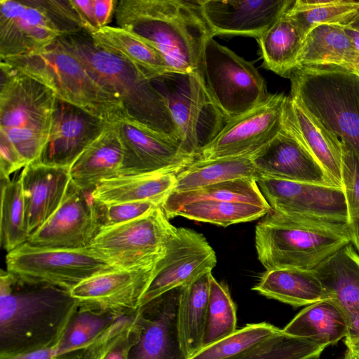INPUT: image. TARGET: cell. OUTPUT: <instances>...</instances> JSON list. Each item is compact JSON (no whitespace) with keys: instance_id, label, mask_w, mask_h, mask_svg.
Segmentation results:
<instances>
[{"instance_id":"32","label":"cell","mask_w":359,"mask_h":359,"mask_svg":"<svg viewBox=\"0 0 359 359\" xmlns=\"http://www.w3.org/2000/svg\"><path fill=\"white\" fill-rule=\"evenodd\" d=\"M305 34L285 13L257 40L264 66L283 77L290 78L297 68Z\"/></svg>"},{"instance_id":"3","label":"cell","mask_w":359,"mask_h":359,"mask_svg":"<svg viewBox=\"0 0 359 359\" xmlns=\"http://www.w3.org/2000/svg\"><path fill=\"white\" fill-rule=\"evenodd\" d=\"M57 41L119 99L130 116L180 143L179 132L165 99L142 70L125 58L97 47L85 32L63 36Z\"/></svg>"},{"instance_id":"14","label":"cell","mask_w":359,"mask_h":359,"mask_svg":"<svg viewBox=\"0 0 359 359\" xmlns=\"http://www.w3.org/2000/svg\"><path fill=\"white\" fill-rule=\"evenodd\" d=\"M66 35L43 0H0L1 60L40 52Z\"/></svg>"},{"instance_id":"2","label":"cell","mask_w":359,"mask_h":359,"mask_svg":"<svg viewBox=\"0 0 359 359\" xmlns=\"http://www.w3.org/2000/svg\"><path fill=\"white\" fill-rule=\"evenodd\" d=\"M115 15L119 27L157 50L172 72L196 71L205 44L213 37L198 0H121Z\"/></svg>"},{"instance_id":"27","label":"cell","mask_w":359,"mask_h":359,"mask_svg":"<svg viewBox=\"0 0 359 359\" xmlns=\"http://www.w3.org/2000/svg\"><path fill=\"white\" fill-rule=\"evenodd\" d=\"M175 183L173 172L119 176L102 181L93 191L92 196L104 204L152 201L161 205Z\"/></svg>"},{"instance_id":"26","label":"cell","mask_w":359,"mask_h":359,"mask_svg":"<svg viewBox=\"0 0 359 359\" xmlns=\"http://www.w3.org/2000/svg\"><path fill=\"white\" fill-rule=\"evenodd\" d=\"M123 149L118 135L109 124L69 168L71 180L93 191L102 181L118 177Z\"/></svg>"},{"instance_id":"11","label":"cell","mask_w":359,"mask_h":359,"mask_svg":"<svg viewBox=\"0 0 359 359\" xmlns=\"http://www.w3.org/2000/svg\"><path fill=\"white\" fill-rule=\"evenodd\" d=\"M6 263L10 272L69 290L89 278L117 269L90 248L44 249L27 243L8 252Z\"/></svg>"},{"instance_id":"25","label":"cell","mask_w":359,"mask_h":359,"mask_svg":"<svg viewBox=\"0 0 359 359\" xmlns=\"http://www.w3.org/2000/svg\"><path fill=\"white\" fill-rule=\"evenodd\" d=\"M326 299L334 301L346 316L349 334H359V252L352 243L313 269Z\"/></svg>"},{"instance_id":"9","label":"cell","mask_w":359,"mask_h":359,"mask_svg":"<svg viewBox=\"0 0 359 359\" xmlns=\"http://www.w3.org/2000/svg\"><path fill=\"white\" fill-rule=\"evenodd\" d=\"M197 71L227 122L257 107L270 95L253 63L213 37L203 47Z\"/></svg>"},{"instance_id":"6","label":"cell","mask_w":359,"mask_h":359,"mask_svg":"<svg viewBox=\"0 0 359 359\" xmlns=\"http://www.w3.org/2000/svg\"><path fill=\"white\" fill-rule=\"evenodd\" d=\"M0 134L27 165L38 162L50 133L57 97L50 89L1 61Z\"/></svg>"},{"instance_id":"24","label":"cell","mask_w":359,"mask_h":359,"mask_svg":"<svg viewBox=\"0 0 359 359\" xmlns=\"http://www.w3.org/2000/svg\"><path fill=\"white\" fill-rule=\"evenodd\" d=\"M283 126L306 147L337 187L342 184V142L297 101L287 97Z\"/></svg>"},{"instance_id":"28","label":"cell","mask_w":359,"mask_h":359,"mask_svg":"<svg viewBox=\"0 0 359 359\" xmlns=\"http://www.w3.org/2000/svg\"><path fill=\"white\" fill-rule=\"evenodd\" d=\"M252 290L293 307L326 299L322 283L313 270H266Z\"/></svg>"},{"instance_id":"51","label":"cell","mask_w":359,"mask_h":359,"mask_svg":"<svg viewBox=\"0 0 359 359\" xmlns=\"http://www.w3.org/2000/svg\"><path fill=\"white\" fill-rule=\"evenodd\" d=\"M343 28L353 41L359 55V13Z\"/></svg>"},{"instance_id":"47","label":"cell","mask_w":359,"mask_h":359,"mask_svg":"<svg viewBox=\"0 0 359 359\" xmlns=\"http://www.w3.org/2000/svg\"><path fill=\"white\" fill-rule=\"evenodd\" d=\"M81 22L83 32L89 35L100 29L96 21L93 0H71Z\"/></svg>"},{"instance_id":"41","label":"cell","mask_w":359,"mask_h":359,"mask_svg":"<svg viewBox=\"0 0 359 359\" xmlns=\"http://www.w3.org/2000/svg\"><path fill=\"white\" fill-rule=\"evenodd\" d=\"M137 311L119 318L86 349L79 359H129L130 351L140 334Z\"/></svg>"},{"instance_id":"38","label":"cell","mask_w":359,"mask_h":359,"mask_svg":"<svg viewBox=\"0 0 359 359\" xmlns=\"http://www.w3.org/2000/svg\"><path fill=\"white\" fill-rule=\"evenodd\" d=\"M359 13V1L296 0L285 14L292 20L306 36L321 25L344 27Z\"/></svg>"},{"instance_id":"34","label":"cell","mask_w":359,"mask_h":359,"mask_svg":"<svg viewBox=\"0 0 359 359\" xmlns=\"http://www.w3.org/2000/svg\"><path fill=\"white\" fill-rule=\"evenodd\" d=\"M121 317L79 304L55 347L53 359H79L86 349Z\"/></svg>"},{"instance_id":"39","label":"cell","mask_w":359,"mask_h":359,"mask_svg":"<svg viewBox=\"0 0 359 359\" xmlns=\"http://www.w3.org/2000/svg\"><path fill=\"white\" fill-rule=\"evenodd\" d=\"M29 238L20 180L1 179V245L9 252Z\"/></svg>"},{"instance_id":"33","label":"cell","mask_w":359,"mask_h":359,"mask_svg":"<svg viewBox=\"0 0 359 359\" xmlns=\"http://www.w3.org/2000/svg\"><path fill=\"white\" fill-rule=\"evenodd\" d=\"M90 36L97 47L125 58L150 79L172 72L157 50L128 29L107 26Z\"/></svg>"},{"instance_id":"53","label":"cell","mask_w":359,"mask_h":359,"mask_svg":"<svg viewBox=\"0 0 359 359\" xmlns=\"http://www.w3.org/2000/svg\"><path fill=\"white\" fill-rule=\"evenodd\" d=\"M358 252H359V250H358Z\"/></svg>"},{"instance_id":"35","label":"cell","mask_w":359,"mask_h":359,"mask_svg":"<svg viewBox=\"0 0 359 359\" xmlns=\"http://www.w3.org/2000/svg\"><path fill=\"white\" fill-rule=\"evenodd\" d=\"M243 177H259L250 157L196 160L176 174L173 192H183Z\"/></svg>"},{"instance_id":"21","label":"cell","mask_w":359,"mask_h":359,"mask_svg":"<svg viewBox=\"0 0 359 359\" xmlns=\"http://www.w3.org/2000/svg\"><path fill=\"white\" fill-rule=\"evenodd\" d=\"M107 125L83 109L57 98L49 138L38 162L70 168Z\"/></svg>"},{"instance_id":"18","label":"cell","mask_w":359,"mask_h":359,"mask_svg":"<svg viewBox=\"0 0 359 359\" xmlns=\"http://www.w3.org/2000/svg\"><path fill=\"white\" fill-rule=\"evenodd\" d=\"M156 262L128 269H115L81 282L70 290L81 304L120 316L136 312L153 278Z\"/></svg>"},{"instance_id":"22","label":"cell","mask_w":359,"mask_h":359,"mask_svg":"<svg viewBox=\"0 0 359 359\" xmlns=\"http://www.w3.org/2000/svg\"><path fill=\"white\" fill-rule=\"evenodd\" d=\"M250 158L259 177L335 187L311 153L283 124L277 135Z\"/></svg>"},{"instance_id":"30","label":"cell","mask_w":359,"mask_h":359,"mask_svg":"<svg viewBox=\"0 0 359 359\" xmlns=\"http://www.w3.org/2000/svg\"><path fill=\"white\" fill-rule=\"evenodd\" d=\"M358 64L359 55L355 46L343 27L321 25L312 29L306 36L297 68L319 65L354 68Z\"/></svg>"},{"instance_id":"29","label":"cell","mask_w":359,"mask_h":359,"mask_svg":"<svg viewBox=\"0 0 359 359\" xmlns=\"http://www.w3.org/2000/svg\"><path fill=\"white\" fill-rule=\"evenodd\" d=\"M212 271L181 287L177 328L181 348L187 359L203 348Z\"/></svg>"},{"instance_id":"5","label":"cell","mask_w":359,"mask_h":359,"mask_svg":"<svg viewBox=\"0 0 359 359\" xmlns=\"http://www.w3.org/2000/svg\"><path fill=\"white\" fill-rule=\"evenodd\" d=\"M290 79V97L359 155V72L308 66L294 69Z\"/></svg>"},{"instance_id":"37","label":"cell","mask_w":359,"mask_h":359,"mask_svg":"<svg viewBox=\"0 0 359 359\" xmlns=\"http://www.w3.org/2000/svg\"><path fill=\"white\" fill-rule=\"evenodd\" d=\"M270 209L239 202L203 201L184 205L165 214L168 219L183 217L198 222L228 226L256 220L266 215Z\"/></svg>"},{"instance_id":"31","label":"cell","mask_w":359,"mask_h":359,"mask_svg":"<svg viewBox=\"0 0 359 359\" xmlns=\"http://www.w3.org/2000/svg\"><path fill=\"white\" fill-rule=\"evenodd\" d=\"M283 331L327 346L346 337L349 327L342 310L334 301L326 299L303 309Z\"/></svg>"},{"instance_id":"20","label":"cell","mask_w":359,"mask_h":359,"mask_svg":"<svg viewBox=\"0 0 359 359\" xmlns=\"http://www.w3.org/2000/svg\"><path fill=\"white\" fill-rule=\"evenodd\" d=\"M212 36L241 35L257 39L291 6L293 0H198Z\"/></svg>"},{"instance_id":"12","label":"cell","mask_w":359,"mask_h":359,"mask_svg":"<svg viewBox=\"0 0 359 359\" xmlns=\"http://www.w3.org/2000/svg\"><path fill=\"white\" fill-rule=\"evenodd\" d=\"M109 124L117 132L123 149L118 177L177 174L196 160L185 154L178 142L149 128L123 109Z\"/></svg>"},{"instance_id":"8","label":"cell","mask_w":359,"mask_h":359,"mask_svg":"<svg viewBox=\"0 0 359 359\" xmlns=\"http://www.w3.org/2000/svg\"><path fill=\"white\" fill-rule=\"evenodd\" d=\"M151 81L166 102L179 132L182 149L197 159L227 123L198 71L168 72Z\"/></svg>"},{"instance_id":"4","label":"cell","mask_w":359,"mask_h":359,"mask_svg":"<svg viewBox=\"0 0 359 359\" xmlns=\"http://www.w3.org/2000/svg\"><path fill=\"white\" fill-rule=\"evenodd\" d=\"M351 241L347 223L291 217L271 209L255 228L257 257L266 270H313Z\"/></svg>"},{"instance_id":"43","label":"cell","mask_w":359,"mask_h":359,"mask_svg":"<svg viewBox=\"0 0 359 359\" xmlns=\"http://www.w3.org/2000/svg\"><path fill=\"white\" fill-rule=\"evenodd\" d=\"M327 346L291 336L283 330L252 349L229 359H318Z\"/></svg>"},{"instance_id":"19","label":"cell","mask_w":359,"mask_h":359,"mask_svg":"<svg viewBox=\"0 0 359 359\" xmlns=\"http://www.w3.org/2000/svg\"><path fill=\"white\" fill-rule=\"evenodd\" d=\"M181 287L142 305L137 312L140 334L129 359H187L180 346L177 310Z\"/></svg>"},{"instance_id":"46","label":"cell","mask_w":359,"mask_h":359,"mask_svg":"<svg viewBox=\"0 0 359 359\" xmlns=\"http://www.w3.org/2000/svg\"><path fill=\"white\" fill-rule=\"evenodd\" d=\"M17 149L11 141L0 134V176L1 179L10 180L14 172L26 166Z\"/></svg>"},{"instance_id":"17","label":"cell","mask_w":359,"mask_h":359,"mask_svg":"<svg viewBox=\"0 0 359 359\" xmlns=\"http://www.w3.org/2000/svg\"><path fill=\"white\" fill-rule=\"evenodd\" d=\"M92 192L70 180L59 208L27 243L44 249L88 248L100 232Z\"/></svg>"},{"instance_id":"50","label":"cell","mask_w":359,"mask_h":359,"mask_svg":"<svg viewBox=\"0 0 359 359\" xmlns=\"http://www.w3.org/2000/svg\"><path fill=\"white\" fill-rule=\"evenodd\" d=\"M346 351L344 359H359V334H348L344 340Z\"/></svg>"},{"instance_id":"49","label":"cell","mask_w":359,"mask_h":359,"mask_svg":"<svg viewBox=\"0 0 359 359\" xmlns=\"http://www.w3.org/2000/svg\"><path fill=\"white\" fill-rule=\"evenodd\" d=\"M55 354V348L53 347L33 351L1 359H53Z\"/></svg>"},{"instance_id":"40","label":"cell","mask_w":359,"mask_h":359,"mask_svg":"<svg viewBox=\"0 0 359 359\" xmlns=\"http://www.w3.org/2000/svg\"><path fill=\"white\" fill-rule=\"evenodd\" d=\"M236 325V306L229 290L226 284L219 283L212 276L203 348L230 335L237 330Z\"/></svg>"},{"instance_id":"1","label":"cell","mask_w":359,"mask_h":359,"mask_svg":"<svg viewBox=\"0 0 359 359\" xmlns=\"http://www.w3.org/2000/svg\"><path fill=\"white\" fill-rule=\"evenodd\" d=\"M79 305L67 289L1 269L0 359L55 348Z\"/></svg>"},{"instance_id":"23","label":"cell","mask_w":359,"mask_h":359,"mask_svg":"<svg viewBox=\"0 0 359 359\" xmlns=\"http://www.w3.org/2000/svg\"><path fill=\"white\" fill-rule=\"evenodd\" d=\"M19 178L30 238L60 205L71 180L69 168L32 163L24 167Z\"/></svg>"},{"instance_id":"44","label":"cell","mask_w":359,"mask_h":359,"mask_svg":"<svg viewBox=\"0 0 359 359\" xmlns=\"http://www.w3.org/2000/svg\"><path fill=\"white\" fill-rule=\"evenodd\" d=\"M342 184L345 194L352 244L359 250V155L342 142Z\"/></svg>"},{"instance_id":"36","label":"cell","mask_w":359,"mask_h":359,"mask_svg":"<svg viewBox=\"0 0 359 359\" xmlns=\"http://www.w3.org/2000/svg\"><path fill=\"white\" fill-rule=\"evenodd\" d=\"M203 201L239 202L270 208L254 177L224 181L183 192L172 191L161 206L165 213Z\"/></svg>"},{"instance_id":"7","label":"cell","mask_w":359,"mask_h":359,"mask_svg":"<svg viewBox=\"0 0 359 359\" xmlns=\"http://www.w3.org/2000/svg\"><path fill=\"white\" fill-rule=\"evenodd\" d=\"M1 61L48 87L58 100L107 123L123 109L119 99L57 41L40 52Z\"/></svg>"},{"instance_id":"52","label":"cell","mask_w":359,"mask_h":359,"mask_svg":"<svg viewBox=\"0 0 359 359\" xmlns=\"http://www.w3.org/2000/svg\"><path fill=\"white\" fill-rule=\"evenodd\" d=\"M358 72H359V65L354 67Z\"/></svg>"},{"instance_id":"45","label":"cell","mask_w":359,"mask_h":359,"mask_svg":"<svg viewBox=\"0 0 359 359\" xmlns=\"http://www.w3.org/2000/svg\"><path fill=\"white\" fill-rule=\"evenodd\" d=\"M100 231L137 219L160 205L152 201L104 204L94 200Z\"/></svg>"},{"instance_id":"15","label":"cell","mask_w":359,"mask_h":359,"mask_svg":"<svg viewBox=\"0 0 359 359\" xmlns=\"http://www.w3.org/2000/svg\"><path fill=\"white\" fill-rule=\"evenodd\" d=\"M258 187L271 210L308 219L348 224L343 188L260 177Z\"/></svg>"},{"instance_id":"13","label":"cell","mask_w":359,"mask_h":359,"mask_svg":"<svg viewBox=\"0 0 359 359\" xmlns=\"http://www.w3.org/2000/svg\"><path fill=\"white\" fill-rule=\"evenodd\" d=\"M287 98L283 94H270L257 107L228 121L196 160L251 157L280 131Z\"/></svg>"},{"instance_id":"10","label":"cell","mask_w":359,"mask_h":359,"mask_svg":"<svg viewBox=\"0 0 359 359\" xmlns=\"http://www.w3.org/2000/svg\"><path fill=\"white\" fill-rule=\"evenodd\" d=\"M161 206L128 222L102 230L90 248L117 269L157 262L176 230Z\"/></svg>"},{"instance_id":"16","label":"cell","mask_w":359,"mask_h":359,"mask_svg":"<svg viewBox=\"0 0 359 359\" xmlns=\"http://www.w3.org/2000/svg\"><path fill=\"white\" fill-rule=\"evenodd\" d=\"M217 264L215 252L205 236L190 229L177 228L156 262L140 306L173 289L183 287Z\"/></svg>"},{"instance_id":"42","label":"cell","mask_w":359,"mask_h":359,"mask_svg":"<svg viewBox=\"0 0 359 359\" xmlns=\"http://www.w3.org/2000/svg\"><path fill=\"white\" fill-rule=\"evenodd\" d=\"M282 330L266 323H250L201 349L189 359H229L246 352Z\"/></svg>"},{"instance_id":"48","label":"cell","mask_w":359,"mask_h":359,"mask_svg":"<svg viewBox=\"0 0 359 359\" xmlns=\"http://www.w3.org/2000/svg\"><path fill=\"white\" fill-rule=\"evenodd\" d=\"M95 15L100 29L109 26L118 1L116 0H93Z\"/></svg>"}]
</instances>
